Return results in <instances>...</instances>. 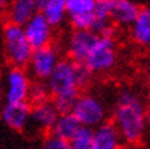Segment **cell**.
Instances as JSON below:
<instances>
[{
  "instance_id": "obj_25",
  "label": "cell",
  "mask_w": 150,
  "mask_h": 149,
  "mask_svg": "<svg viewBox=\"0 0 150 149\" xmlns=\"http://www.w3.org/2000/svg\"><path fill=\"white\" fill-rule=\"evenodd\" d=\"M146 123H147V128H150V107H147V111H146Z\"/></svg>"
},
{
  "instance_id": "obj_17",
  "label": "cell",
  "mask_w": 150,
  "mask_h": 149,
  "mask_svg": "<svg viewBox=\"0 0 150 149\" xmlns=\"http://www.w3.org/2000/svg\"><path fill=\"white\" fill-rule=\"evenodd\" d=\"M141 8L134 0H117L111 12V21L114 26L120 28H130L132 23L139 14Z\"/></svg>"
},
{
  "instance_id": "obj_19",
  "label": "cell",
  "mask_w": 150,
  "mask_h": 149,
  "mask_svg": "<svg viewBox=\"0 0 150 149\" xmlns=\"http://www.w3.org/2000/svg\"><path fill=\"white\" fill-rule=\"evenodd\" d=\"M82 128V125L79 123V120L71 114V113H67V114H59L56 123L52 129L50 134H53L58 138H62L65 142H70L76 134L77 131Z\"/></svg>"
},
{
  "instance_id": "obj_13",
  "label": "cell",
  "mask_w": 150,
  "mask_h": 149,
  "mask_svg": "<svg viewBox=\"0 0 150 149\" xmlns=\"http://www.w3.org/2000/svg\"><path fill=\"white\" fill-rule=\"evenodd\" d=\"M126 145L111 120L93 129V149H123Z\"/></svg>"
},
{
  "instance_id": "obj_15",
  "label": "cell",
  "mask_w": 150,
  "mask_h": 149,
  "mask_svg": "<svg viewBox=\"0 0 150 149\" xmlns=\"http://www.w3.org/2000/svg\"><path fill=\"white\" fill-rule=\"evenodd\" d=\"M117 0H96V20L93 26V32L97 35L114 37L115 29L111 21V12Z\"/></svg>"
},
{
  "instance_id": "obj_5",
  "label": "cell",
  "mask_w": 150,
  "mask_h": 149,
  "mask_svg": "<svg viewBox=\"0 0 150 149\" xmlns=\"http://www.w3.org/2000/svg\"><path fill=\"white\" fill-rule=\"evenodd\" d=\"M71 114L82 126L94 129L108 120V107L99 94L83 91L79 94Z\"/></svg>"
},
{
  "instance_id": "obj_8",
  "label": "cell",
  "mask_w": 150,
  "mask_h": 149,
  "mask_svg": "<svg viewBox=\"0 0 150 149\" xmlns=\"http://www.w3.org/2000/svg\"><path fill=\"white\" fill-rule=\"evenodd\" d=\"M67 20L73 31H91L96 20V0H67Z\"/></svg>"
},
{
  "instance_id": "obj_26",
  "label": "cell",
  "mask_w": 150,
  "mask_h": 149,
  "mask_svg": "<svg viewBox=\"0 0 150 149\" xmlns=\"http://www.w3.org/2000/svg\"><path fill=\"white\" fill-rule=\"evenodd\" d=\"M3 88H2V82H0V111H2V107H3Z\"/></svg>"
},
{
  "instance_id": "obj_6",
  "label": "cell",
  "mask_w": 150,
  "mask_h": 149,
  "mask_svg": "<svg viewBox=\"0 0 150 149\" xmlns=\"http://www.w3.org/2000/svg\"><path fill=\"white\" fill-rule=\"evenodd\" d=\"M3 88L5 103H20L29 102V91L32 85V78L28 70L20 67H8L0 78Z\"/></svg>"
},
{
  "instance_id": "obj_3",
  "label": "cell",
  "mask_w": 150,
  "mask_h": 149,
  "mask_svg": "<svg viewBox=\"0 0 150 149\" xmlns=\"http://www.w3.org/2000/svg\"><path fill=\"white\" fill-rule=\"evenodd\" d=\"M3 49L6 61L11 67H28L33 49L26 38L23 26L6 21V24L3 26Z\"/></svg>"
},
{
  "instance_id": "obj_1",
  "label": "cell",
  "mask_w": 150,
  "mask_h": 149,
  "mask_svg": "<svg viewBox=\"0 0 150 149\" xmlns=\"http://www.w3.org/2000/svg\"><path fill=\"white\" fill-rule=\"evenodd\" d=\"M93 81V73L85 66L68 58H61L53 73L46 81L52 94V102L59 114L71 113L79 98Z\"/></svg>"
},
{
  "instance_id": "obj_23",
  "label": "cell",
  "mask_w": 150,
  "mask_h": 149,
  "mask_svg": "<svg viewBox=\"0 0 150 149\" xmlns=\"http://www.w3.org/2000/svg\"><path fill=\"white\" fill-rule=\"evenodd\" d=\"M123 149H150V148H147V146H144V145L138 143V145H130V146H125Z\"/></svg>"
},
{
  "instance_id": "obj_27",
  "label": "cell",
  "mask_w": 150,
  "mask_h": 149,
  "mask_svg": "<svg viewBox=\"0 0 150 149\" xmlns=\"http://www.w3.org/2000/svg\"><path fill=\"white\" fill-rule=\"evenodd\" d=\"M146 90H147V96H149V99H150V75L147 78V84H146Z\"/></svg>"
},
{
  "instance_id": "obj_16",
  "label": "cell",
  "mask_w": 150,
  "mask_h": 149,
  "mask_svg": "<svg viewBox=\"0 0 150 149\" xmlns=\"http://www.w3.org/2000/svg\"><path fill=\"white\" fill-rule=\"evenodd\" d=\"M130 38L137 46L150 49V8H141L139 14L129 28Z\"/></svg>"
},
{
  "instance_id": "obj_18",
  "label": "cell",
  "mask_w": 150,
  "mask_h": 149,
  "mask_svg": "<svg viewBox=\"0 0 150 149\" xmlns=\"http://www.w3.org/2000/svg\"><path fill=\"white\" fill-rule=\"evenodd\" d=\"M38 11L53 28L62 26L67 20V0H37Z\"/></svg>"
},
{
  "instance_id": "obj_24",
  "label": "cell",
  "mask_w": 150,
  "mask_h": 149,
  "mask_svg": "<svg viewBox=\"0 0 150 149\" xmlns=\"http://www.w3.org/2000/svg\"><path fill=\"white\" fill-rule=\"evenodd\" d=\"M8 3H9V0H0V12L6 11V8H8Z\"/></svg>"
},
{
  "instance_id": "obj_22",
  "label": "cell",
  "mask_w": 150,
  "mask_h": 149,
  "mask_svg": "<svg viewBox=\"0 0 150 149\" xmlns=\"http://www.w3.org/2000/svg\"><path fill=\"white\" fill-rule=\"evenodd\" d=\"M41 149H71V146H70V142L58 138L53 134H47L42 137Z\"/></svg>"
},
{
  "instance_id": "obj_14",
  "label": "cell",
  "mask_w": 150,
  "mask_h": 149,
  "mask_svg": "<svg viewBox=\"0 0 150 149\" xmlns=\"http://www.w3.org/2000/svg\"><path fill=\"white\" fill-rule=\"evenodd\" d=\"M6 20L17 26H24L38 11L37 0H9L6 8Z\"/></svg>"
},
{
  "instance_id": "obj_4",
  "label": "cell",
  "mask_w": 150,
  "mask_h": 149,
  "mask_svg": "<svg viewBox=\"0 0 150 149\" xmlns=\"http://www.w3.org/2000/svg\"><path fill=\"white\" fill-rule=\"evenodd\" d=\"M118 50L114 37L97 35L93 49L90 50L83 66L94 75H108L117 66Z\"/></svg>"
},
{
  "instance_id": "obj_10",
  "label": "cell",
  "mask_w": 150,
  "mask_h": 149,
  "mask_svg": "<svg viewBox=\"0 0 150 149\" xmlns=\"http://www.w3.org/2000/svg\"><path fill=\"white\" fill-rule=\"evenodd\" d=\"M96 38L97 34L93 31H73L65 41L67 58L83 66L88 53L96 43Z\"/></svg>"
},
{
  "instance_id": "obj_7",
  "label": "cell",
  "mask_w": 150,
  "mask_h": 149,
  "mask_svg": "<svg viewBox=\"0 0 150 149\" xmlns=\"http://www.w3.org/2000/svg\"><path fill=\"white\" fill-rule=\"evenodd\" d=\"M59 61H61L59 49L55 44H50V46L41 47L32 52L30 61L26 70H28L29 76L32 78V81L46 82L50 78V75L53 73V70Z\"/></svg>"
},
{
  "instance_id": "obj_12",
  "label": "cell",
  "mask_w": 150,
  "mask_h": 149,
  "mask_svg": "<svg viewBox=\"0 0 150 149\" xmlns=\"http://www.w3.org/2000/svg\"><path fill=\"white\" fill-rule=\"evenodd\" d=\"M0 119L8 128L18 131V133H24L30 123V103H3L2 111H0Z\"/></svg>"
},
{
  "instance_id": "obj_2",
  "label": "cell",
  "mask_w": 150,
  "mask_h": 149,
  "mask_svg": "<svg viewBox=\"0 0 150 149\" xmlns=\"http://www.w3.org/2000/svg\"><path fill=\"white\" fill-rule=\"evenodd\" d=\"M147 105L141 94L134 88L118 90L112 105V123L117 126L118 133L126 146L138 145L147 133L146 123Z\"/></svg>"
},
{
  "instance_id": "obj_11",
  "label": "cell",
  "mask_w": 150,
  "mask_h": 149,
  "mask_svg": "<svg viewBox=\"0 0 150 149\" xmlns=\"http://www.w3.org/2000/svg\"><path fill=\"white\" fill-rule=\"evenodd\" d=\"M59 117V113L55 108V105L52 101L42 102L37 105H30V123L29 126H33L37 133L47 135L52 133L56 120Z\"/></svg>"
},
{
  "instance_id": "obj_21",
  "label": "cell",
  "mask_w": 150,
  "mask_h": 149,
  "mask_svg": "<svg viewBox=\"0 0 150 149\" xmlns=\"http://www.w3.org/2000/svg\"><path fill=\"white\" fill-rule=\"evenodd\" d=\"M70 146L71 149H93V129L82 126L70 140Z\"/></svg>"
},
{
  "instance_id": "obj_20",
  "label": "cell",
  "mask_w": 150,
  "mask_h": 149,
  "mask_svg": "<svg viewBox=\"0 0 150 149\" xmlns=\"http://www.w3.org/2000/svg\"><path fill=\"white\" fill-rule=\"evenodd\" d=\"M49 101H52V94H50V90L47 87V82L32 81L30 91H29V103L37 105V103L49 102Z\"/></svg>"
},
{
  "instance_id": "obj_9",
  "label": "cell",
  "mask_w": 150,
  "mask_h": 149,
  "mask_svg": "<svg viewBox=\"0 0 150 149\" xmlns=\"http://www.w3.org/2000/svg\"><path fill=\"white\" fill-rule=\"evenodd\" d=\"M23 29H24L26 38H28L29 44L33 50L53 44L55 28L44 19L42 14L38 12L35 17H32V19L23 26Z\"/></svg>"
}]
</instances>
